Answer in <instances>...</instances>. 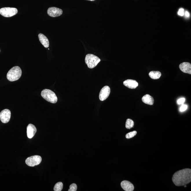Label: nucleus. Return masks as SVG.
Here are the masks:
<instances>
[{
	"mask_svg": "<svg viewBox=\"0 0 191 191\" xmlns=\"http://www.w3.org/2000/svg\"><path fill=\"white\" fill-rule=\"evenodd\" d=\"M48 15L52 17L60 16L63 13V11L58 8L52 7L49 8L47 10Z\"/></svg>",
	"mask_w": 191,
	"mask_h": 191,
	"instance_id": "8",
	"label": "nucleus"
},
{
	"mask_svg": "<svg viewBox=\"0 0 191 191\" xmlns=\"http://www.w3.org/2000/svg\"><path fill=\"white\" fill-rule=\"evenodd\" d=\"M121 187L126 191H133L134 189L133 184L129 181H124L121 183Z\"/></svg>",
	"mask_w": 191,
	"mask_h": 191,
	"instance_id": "12",
	"label": "nucleus"
},
{
	"mask_svg": "<svg viewBox=\"0 0 191 191\" xmlns=\"http://www.w3.org/2000/svg\"><path fill=\"white\" fill-rule=\"evenodd\" d=\"M178 14L180 16H184V9L182 8L180 9L179 10V11H178Z\"/></svg>",
	"mask_w": 191,
	"mask_h": 191,
	"instance_id": "22",
	"label": "nucleus"
},
{
	"mask_svg": "<svg viewBox=\"0 0 191 191\" xmlns=\"http://www.w3.org/2000/svg\"><path fill=\"white\" fill-rule=\"evenodd\" d=\"M63 188V184L61 182H59L55 185L54 188L55 191H61Z\"/></svg>",
	"mask_w": 191,
	"mask_h": 191,
	"instance_id": "18",
	"label": "nucleus"
},
{
	"mask_svg": "<svg viewBox=\"0 0 191 191\" xmlns=\"http://www.w3.org/2000/svg\"><path fill=\"white\" fill-rule=\"evenodd\" d=\"M17 9L16 8L5 7L0 9V14L5 17L12 16L17 14Z\"/></svg>",
	"mask_w": 191,
	"mask_h": 191,
	"instance_id": "5",
	"label": "nucleus"
},
{
	"mask_svg": "<svg viewBox=\"0 0 191 191\" xmlns=\"http://www.w3.org/2000/svg\"><path fill=\"white\" fill-rule=\"evenodd\" d=\"M42 161L41 156L34 155L28 157L25 160V163L28 166L34 167L39 165Z\"/></svg>",
	"mask_w": 191,
	"mask_h": 191,
	"instance_id": "6",
	"label": "nucleus"
},
{
	"mask_svg": "<svg viewBox=\"0 0 191 191\" xmlns=\"http://www.w3.org/2000/svg\"><path fill=\"white\" fill-rule=\"evenodd\" d=\"M185 101V98H181L178 100L177 103L178 104H183Z\"/></svg>",
	"mask_w": 191,
	"mask_h": 191,
	"instance_id": "23",
	"label": "nucleus"
},
{
	"mask_svg": "<svg viewBox=\"0 0 191 191\" xmlns=\"http://www.w3.org/2000/svg\"><path fill=\"white\" fill-rule=\"evenodd\" d=\"M11 115V111L9 110H3L0 113V119L1 122L4 124L8 123L10 120Z\"/></svg>",
	"mask_w": 191,
	"mask_h": 191,
	"instance_id": "7",
	"label": "nucleus"
},
{
	"mask_svg": "<svg viewBox=\"0 0 191 191\" xmlns=\"http://www.w3.org/2000/svg\"><path fill=\"white\" fill-rule=\"evenodd\" d=\"M137 133V132L136 131H132L130 132L127 133L126 135V137L127 139H130V138H132L133 137L136 136Z\"/></svg>",
	"mask_w": 191,
	"mask_h": 191,
	"instance_id": "19",
	"label": "nucleus"
},
{
	"mask_svg": "<svg viewBox=\"0 0 191 191\" xmlns=\"http://www.w3.org/2000/svg\"><path fill=\"white\" fill-rule=\"evenodd\" d=\"M41 95L44 99L51 103H56L58 100L55 93L49 89H44L41 91Z\"/></svg>",
	"mask_w": 191,
	"mask_h": 191,
	"instance_id": "3",
	"label": "nucleus"
},
{
	"mask_svg": "<svg viewBox=\"0 0 191 191\" xmlns=\"http://www.w3.org/2000/svg\"><path fill=\"white\" fill-rule=\"evenodd\" d=\"M172 180L176 186L186 185L191 181V170L186 168L176 172L173 175Z\"/></svg>",
	"mask_w": 191,
	"mask_h": 191,
	"instance_id": "1",
	"label": "nucleus"
},
{
	"mask_svg": "<svg viewBox=\"0 0 191 191\" xmlns=\"http://www.w3.org/2000/svg\"><path fill=\"white\" fill-rule=\"evenodd\" d=\"M111 92V89L108 86L103 87L100 92L99 98L100 101H104L109 97Z\"/></svg>",
	"mask_w": 191,
	"mask_h": 191,
	"instance_id": "9",
	"label": "nucleus"
},
{
	"mask_svg": "<svg viewBox=\"0 0 191 191\" xmlns=\"http://www.w3.org/2000/svg\"><path fill=\"white\" fill-rule=\"evenodd\" d=\"M123 84L125 87L130 89H136L138 85L137 81L132 79L127 80L124 82Z\"/></svg>",
	"mask_w": 191,
	"mask_h": 191,
	"instance_id": "13",
	"label": "nucleus"
},
{
	"mask_svg": "<svg viewBox=\"0 0 191 191\" xmlns=\"http://www.w3.org/2000/svg\"><path fill=\"white\" fill-rule=\"evenodd\" d=\"M87 1H95V0H87Z\"/></svg>",
	"mask_w": 191,
	"mask_h": 191,
	"instance_id": "25",
	"label": "nucleus"
},
{
	"mask_svg": "<svg viewBox=\"0 0 191 191\" xmlns=\"http://www.w3.org/2000/svg\"><path fill=\"white\" fill-rule=\"evenodd\" d=\"M38 38L41 44L45 48L49 47V42L48 39L46 36L42 33H40L38 35Z\"/></svg>",
	"mask_w": 191,
	"mask_h": 191,
	"instance_id": "14",
	"label": "nucleus"
},
{
	"mask_svg": "<svg viewBox=\"0 0 191 191\" xmlns=\"http://www.w3.org/2000/svg\"><path fill=\"white\" fill-rule=\"evenodd\" d=\"M134 125V122L133 121L130 119H127L126 122L125 126L126 128L130 129L133 128Z\"/></svg>",
	"mask_w": 191,
	"mask_h": 191,
	"instance_id": "17",
	"label": "nucleus"
},
{
	"mask_svg": "<svg viewBox=\"0 0 191 191\" xmlns=\"http://www.w3.org/2000/svg\"><path fill=\"white\" fill-rule=\"evenodd\" d=\"M149 75L153 79H157L160 78L161 74L159 71H153L149 72Z\"/></svg>",
	"mask_w": 191,
	"mask_h": 191,
	"instance_id": "16",
	"label": "nucleus"
},
{
	"mask_svg": "<svg viewBox=\"0 0 191 191\" xmlns=\"http://www.w3.org/2000/svg\"><path fill=\"white\" fill-rule=\"evenodd\" d=\"M77 186L76 184L73 183L70 185L68 191H76L77 190Z\"/></svg>",
	"mask_w": 191,
	"mask_h": 191,
	"instance_id": "20",
	"label": "nucleus"
},
{
	"mask_svg": "<svg viewBox=\"0 0 191 191\" xmlns=\"http://www.w3.org/2000/svg\"><path fill=\"white\" fill-rule=\"evenodd\" d=\"M22 70L20 67L17 66L13 67L8 72L6 77L10 82L18 80L21 77Z\"/></svg>",
	"mask_w": 191,
	"mask_h": 191,
	"instance_id": "2",
	"label": "nucleus"
},
{
	"mask_svg": "<svg viewBox=\"0 0 191 191\" xmlns=\"http://www.w3.org/2000/svg\"><path fill=\"white\" fill-rule=\"evenodd\" d=\"M188 108V106L186 104H182L180 108V111L181 112L187 110Z\"/></svg>",
	"mask_w": 191,
	"mask_h": 191,
	"instance_id": "21",
	"label": "nucleus"
},
{
	"mask_svg": "<svg viewBox=\"0 0 191 191\" xmlns=\"http://www.w3.org/2000/svg\"><path fill=\"white\" fill-rule=\"evenodd\" d=\"M179 68L183 72L191 74V65L190 63L184 62L179 65Z\"/></svg>",
	"mask_w": 191,
	"mask_h": 191,
	"instance_id": "11",
	"label": "nucleus"
},
{
	"mask_svg": "<svg viewBox=\"0 0 191 191\" xmlns=\"http://www.w3.org/2000/svg\"><path fill=\"white\" fill-rule=\"evenodd\" d=\"M185 15L187 17H189L190 16V14H189V12L188 11H186Z\"/></svg>",
	"mask_w": 191,
	"mask_h": 191,
	"instance_id": "24",
	"label": "nucleus"
},
{
	"mask_svg": "<svg viewBox=\"0 0 191 191\" xmlns=\"http://www.w3.org/2000/svg\"><path fill=\"white\" fill-rule=\"evenodd\" d=\"M101 60L98 56L92 54H88L86 55L85 62L88 68H93L100 63Z\"/></svg>",
	"mask_w": 191,
	"mask_h": 191,
	"instance_id": "4",
	"label": "nucleus"
},
{
	"mask_svg": "<svg viewBox=\"0 0 191 191\" xmlns=\"http://www.w3.org/2000/svg\"><path fill=\"white\" fill-rule=\"evenodd\" d=\"M142 101L144 103L150 105L153 104L154 103V98L148 94L144 95L142 98Z\"/></svg>",
	"mask_w": 191,
	"mask_h": 191,
	"instance_id": "15",
	"label": "nucleus"
},
{
	"mask_svg": "<svg viewBox=\"0 0 191 191\" xmlns=\"http://www.w3.org/2000/svg\"><path fill=\"white\" fill-rule=\"evenodd\" d=\"M36 132V128L34 125L30 124L27 127V136L30 139L32 138Z\"/></svg>",
	"mask_w": 191,
	"mask_h": 191,
	"instance_id": "10",
	"label": "nucleus"
}]
</instances>
